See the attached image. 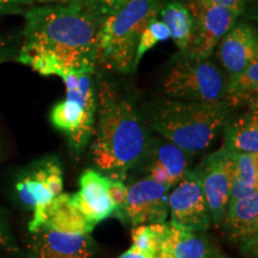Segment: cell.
Wrapping results in <instances>:
<instances>
[{"label": "cell", "instance_id": "obj_33", "mask_svg": "<svg viewBox=\"0 0 258 258\" xmlns=\"http://www.w3.org/2000/svg\"><path fill=\"white\" fill-rule=\"evenodd\" d=\"M213 258H227V257H213Z\"/></svg>", "mask_w": 258, "mask_h": 258}, {"label": "cell", "instance_id": "obj_7", "mask_svg": "<svg viewBox=\"0 0 258 258\" xmlns=\"http://www.w3.org/2000/svg\"><path fill=\"white\" fill-rule=\"evenodd\" d=\"M192 15L191 41L185 51L178 55L192 59H209L226 32L238 21L230 10L212 4L207 0H180Z\"/></svg>", "mask_w": 258, "mask_h": 258}, {"label": "cell", "instance_id": "obj_24", "mask_svg": "<svg viewBox=\"0 0 258 258\" xmlns=\"http://www.w3.org/2000/svg\"><path fill=\"white\" fill-rule=\"evenodd\" d=\"M170 38V32L165 27V24L159 19L153 18L151 19L150 23L146 25L144 29L143 34H141L140 41H139L137 53H135V60H134V71L138 69L139 63H140L141 59H143L145 54L148 50H151L156 44L164 42Z\"/></svg>", "mask_w": 258, "mask_h": 258}, {"label": "cell", "instance_id": "obj_29", "mask_svg": "<svg viewBox=\"0 0 258 258\" xmlns=\"http://www.w3.org/2000/svg\"><path fill=\"white\" fill-rule=\"evenodd\" d=\"M34 0H0V9L15 8L17 5H31Z\"/></svg>", "mask_w": 258, "mask_h": 258}, {"label": "cell", "instance_id": "obj_22", "mask_svg": "<svg viewBox=\"0 0 258 258\" xmlns=\"http://www.w3.org/2000/svg\"><path fill=\"white\" fill-rule=\"evenodd\" d=\"M234 160L237 171L228 203L258 191V153H234Z\"/></svg>", "mask_w": 258, "mask_h": 258}, {"label": "cell", "instance_id": "obj_19", "mask_svg": "<svg viewBox=\"0 0 258 258\" xmlns=\"http://www.w3.org/2000/svg\"><path fill=\"white\" fill-rule=\"evenodd\" d=\"M145 156H150V160L157 161L166 170L172 186H175L190 171L191 154L184 152L166 140L154 139L150 141Z\"/></svg>", "mask_w": 258, "mask_h": 258}, {"label": "cell", "instance_id": "obj_31", "mask_svg": "<svg viewBox=\"0 0 258 258\" xmlns=\"http://www.w3.org/2000/svg\"><path fill=\"white\" fill-rule=\"evenodd\" d=\"M10 56H11L10 50L6 47H4V44L0 43V64L5 62V61H8L10 59Z\"/></svg>", "mask_w": 258, "mask_h": 258}, {"label": "cell", "instance_id": "obj_10", "mask_svg": "<svg viewBox=\"0 0 258 258\" xmlns=\"http://www.w3.org/2000/svg\"><path fill=\"white\" fill-rule=\"evenodd\" d=\"M170 188L151 178L138 180L127 188V195L122 208L114 217L132 225L164 224L169 207Z\"/></svg>", "mask_w": 258, "mask_h": 258}, {"label": "cell", "instance_id": "obj_12", "mask_svg": "<svg viewBox=\"0 0 258 258\" xmlns=\"http://www.w3.org/2000/svg\"><path fill=\"white\" fill-rule=\"evenodd\" d=\"M218 59L227 82L258 59V35L253 24L237 21L218 43Z\"/></svg>", "mask_w": 258, "mask_h": 258}, {"label": "cell", "instance_id": "obj_21", "mask_svg": "<svg viewBox=\"0 0 258 258\" xmlns=\"http://www.w3.org/2000/svg\"><path fill=\"white\" fill-rule=\"evenodd\" d=\"M258 98V59L251 62L235 78L227 82L224 102L228 108L235 109L257 103Z\"/></svg>", "mask_w": 258, "mask_h": 258}, {"label": "cell", "instance_id": "obj_4", "mask_svg": "<svg viewBox=\"0 0 258 258\" xmlns=\"http://www.w3.org/2000/svg\"><path fill=\"white\" fill-rule=\"evenodd\" d=\"M160 8V0H129L104 17L97 35V64L116 72H133L141 34L151 19L158 17Z\"/></svg>", "mask_w": 258, "mask_h": 258}, {"label": "cell", "instance_id": "obj_34", "mask_svg": "<svg viewBox=\"0 0 258 258\" xmlns=\"http://www.w3.org/2000/svg\"><path fill=\"white\" fill-rule=\"evenodd\" d=\"M34 2H35V0H34Z\"/></svg>", "mask_w": 258, "mask_h": 258}, {"label": "cell", "instance_id": "obj_16", "mask_svg": "<svg viewBox=\"0 0 258 258\" xmlns=\"http://www.w3.org/2000/svg\"><path fill=\"white\" fill-rule=\"evenodd\" d=\"M41 225H46L61 232L79 234H90L95 227L76 208L69 194L57 195L44 209L38 221L29 225V231L32 232Z\"/></svg>", "mask_w": 258, "mask_h": 258}, {"label": "cell", "instance_id": "obj_5", "mask_svg": "<svg viewBox=\"0 0 258 258\" xmlns=\"http://www.w3.org/2000/svg\"><path fill=\"white\" fill-rule=\"evenodd\" d=\"M92 76L93 73L70 72L61 77L66 85V98L50 112L54 127L69 137L73 154L83 152L95 127L97 96Z\"/></svg>", "mask_w": 258, "mask_h": 258}, {"label": "cell", "instance_id": "obj_1", "mask_svg": "<svg viewBox=\"0 0 258 258\" xmlns=\"http://www.w3.org/2000/svg\"><path fill=\"white\" fill-rule=\"evenodd\" d=\"M103 19L96 0L28 10L17 61L44 77L95 73L97 35Z\"/></svg>", "mask_w": 258, "mask_h": 258}, {"label": "cell", "instance_id": "obj_11", "mask_svg": "<svg viewBox=\"0 0 258 258\" xmlns=\"http://www.w3.org/2000/svg\"><path fill=\"white\" fill-rule=\"evenodd\" d=\"M62 169L56 158L43 160L22 177L16 184V191L25 207L34 212L30 224L38 221L49 203L62 194Z\"/></svg>", "mask_w": 258, "mask_h": 258}, {"label": "cell", "instance_id": "obj_20", "mask_svg": "<svg viewBox=\"0 0 258 258\" xmlns=\"http://www.w3.org/2000/svg\"><path fill=\"white\" fill-rule=\"evenodd\" d=\"M160 21L165 24L170 32V38L175 42L179 53L186 50L191 41L192 35V15L184 3L173 0L165 5H161L159 10Z\"/></svg>", "mask_w": 258, "mask_h": 258}, {"label": "cell", "instance_id": "obj_26", "mask_svg": "<svg viewBox=\"0 0 258 258\" xmlns=\"http://www.w3.org/2000/svg\"><path fill=\"white\" fill-rule=\"evenodd\" d=\"M207 2L230 10V11L237 15L238 17H240L245 12V10H246V6L249 4L250 0H207Z\"/></svg>", "mask_w": 258, "mask_h": 258}, {"label": "cell", "instance_id": "obj_18", "mask_svg": "<svg viewBox=\"0 0 258 258\" xmlns=\"http://www.w3.org/2000/svg\"><path fill=\"white\" fill-rule=\"evenodd\" d=\"M222 147L232 153H258L257 103L247 106L245 112L227 122Z\"/></svg>", "mask_w": 258, "mask_h": 258}, {"label": "cell", "instance_id": "obj_9", "mask_svg": "<svg viewBox=\"0 0 258 258\" xmlns=\"http://www.w3.org/2000/svg\"><path fill=\"white\" fill-rule=\"evenodd\" d=\"M170 224L184 230L203 232L211 225L207 203L203 196L198 171H189L169 194Z\"/></svg>", "mask_w": 258, "mask_h": 258}, {"label": "cell", "instance_id": "obj_15", "mask_svg": "<svg viewBox=\"0 0 258 258\" xmlns=\"http://www.w3.org/2000/svg\"><path fill=\"white\" fill-rule=\"evenodd\" d=\"M226 233L245 251L253 253L258 238V191L228 203L222 221Z\"/></svg>", "mask_w": 258, "mask_h": 258}, {"label": "cell", "instance_id": "obj_25", "mask_svg": "<svg viewBox=\"0 0 258 258\" xmlns=\"http://www.w3.org/2000/svg\"><path fill=\"white\" fill-rule=\"evenodd\" d=\"M108 192L109 196H110L112 205H114L115 207V215L116 213L122 208V206H123L125 195H127V186H125L123 180L109 178ZM114 215H112V217H114Z\"/></svg>", "mask_w": 258, "mask_h": 258}, {"label": "cell", "instance_id": "obj_27", "mask_svg": "<svg viewBox=\"0 0 258 258\" xmlns=\"http://www.w3.org/2000/svg\"><path fill=\"white\" fill-rule=\"evenodd\" d=\"M128 2L129 0H97V6L103 17H106L123 8Z\"/></svg>", "mask_w": 258, "mask_h": 258}, {"label": "cell", "instance_id": "obj_13", "mask_svg": "<svg viewBox=\"0 0 258 258\" xmlns=\"http://www.w3.org/2000/svg\"><path fill=\"white\" fill-rule=\"evenodd\" d=\"M32 234L34 258H91L90 234L61 232L46 225L38 226Z\"/></svg>", "mask_w": 258, "mask_h": 258}, {"label": "cell", "instance_id": "obj_30", "mask_svg": "<svg viewBox=\"0 0 258 258\" xmlns=\"http://www.w3.org/2000/svg\"><path fill=\"white\" fill-rule=\"evenodd\" d=\"M116 258H148V257L145 256V254H143V253L138 252V251H135L131 247V249L127 250L125 252L120 254V256L116 257Z\"/></svg>", "mask_w": 258, "mask_h": 258}, {"label": "cell", "instance_id": "obj_35", "mask_svg": "<svg viewBox=\"0 0 258 258\" xmlns=\"http://www.w3.org/2000/svg\"><path fill=\"white\" fill-rule=\"evenodd\" d=\"M96 2H97V0H96Z\"/></svg>", "mask_w": 258, "mask_h": 258}, {"label": "cell", "instance_id": "obj_6", "mask_svg": "<svg viewBox=\"0 0 258 258\" xmlns=\"http://www.w3.org/2000/svg\"><path fill=\"white\" fill-rule=\"evenodd\" d=\"M227 77L209 59L178 55L164 80V91L170 98L189 102H222Z\"/></svg>", "mask_w": 258, "mask_h": 258}, {"label": "cell", "instance_id": "obj_32", "mask_svg": "<svg viewBox=\"0 0 258 258\" xmlns=\"http://www.w3.org/2000/svg\"><path fill=\"white\" fill-rule=\"evenodd\" d=\"M38 2H43V3H55V4H66V3L73 2V0H38Z\"/></svg>", "mask_w": 258, "mask_h": 258}, {"label": "cell", "instance_id": "obj_8", "mask_svg": "<svg viewBox=\"0 0 258 258\" xmlns=\"http://www.w3.org/2000/svg\"><path fill=\"white\" fill-rule=\"evenodd\" d=\"M211 222L220 226L230 202L232 183L235 177L234 153L221 147L202 161L198 170Z\"/></svg>", "mask_w": 258, "mask_h": 258}, {"label": "cell", "instance_id": "obj_3", "mask_svg": "<svg viewBox=\"0 0 258 258\" xmlns=\"http://www.w3.org/2000/svg\"><path fill=\"white\" fill-rule=\"evenodd\" d=\"M231 109L222 102L166 99L154 106L150 125L164 140L189 154L207 150L224 127Z\"/></svg>", "mask_w": 258, "mask_h": 258}, {"label": "cell", "instance_id": "obj_14", "mask_svg": "<svg viewBox=\"0 0 258 258\" xmlns=\"http://www.w3.org/2000/svg\"><path fill=\"white\" fill-rule=\"evenodd\" d=\"M108 184L109 178L106 176L93 169L85 170L79 179L78 192L71 196L76 208L93 226L112 217L115 213Z\"/></svg>", "mask_w": 258, "mask_h": 258}, {"label": "cell", "instance_id": "obj_23", "mask_svg": "<svg viewBox=\"0 0 258 258\" xmlns=\"http://www.w3.org/2000/svg\"><path fill=\"white\" fill-rule=\"evenodd\" d=\"M165 224L135 226L132 230V249L148 258H161V238Z\"/></svg>", "mask_w": 258, "mask_h": 258}, {"label": "cell", "instance_id": "obj_28", "mask_svg": "<svg viewBox=\"0 0 258 258\" xmlns=\"http://www.w3.org/2000/svg\"><path fill=\"white\" fill-rule=\"evenodd\" d=\"M0 249L9 251V252L17 251V246H16L14 238L11 237V234H10L4 222L2 221V219H0Z\"/></svg>", "mask_w": 258, "mask_h": 258}, {"label": "cell", "instance_id": "obj_2", "mask_svg": "<svg viewBox=\"0 0 258 258\" xmlns=\"http://www.w3.org/2000/svg\"><path fill=\"white\" fill-rule=\"evenodd\" d=\"M91 158L108 178L123 180L147 152L150 139L127 97L108 82L99 83Z\"/></svg>", "mask_w": 258, "mask_h": 258}, {"label": "cell", "instance_id": "obj_17", "mask_svg": "<svg viewBox=\"0 0 258 258\" xmlns=\"http://www.w3.org/2000/svg\"><path fill=\"white\" fill-rule=\"evenodd\" d=\"M161 258H213V252L211 245L199 232L169 222L161 238Z\"/></svg>", "mask_w": 258, "mask_h": 258}]
</instances>
